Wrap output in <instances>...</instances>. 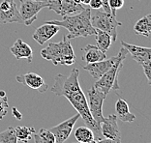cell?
I'll return each instance as SVG.
<instances>
[{
    "instance_id": "cell-14",
    "label": "cell",
    "mask_w": 151,
    "mask_h": 143,
    "mask_svg": "<svg viewBox=\"0 0 151 143\" xmlns=\"http://www.w3.org/2000/svg\"><path fill=\"white\" fill-rule=\"evenodd\" d=\"M114 61H115V56L111 57V58H109V59H104V60L98 61V62H95V63L87 64V65L83 66V69L86 70L89 73V74L97 80L105 73H107V72L111 69V67L113 65Z\"/></svg>"
},
{
    "instance_id": "cell-2",
    "label": "cell",
    "mask_w": 151,
    "mask_h": 143,
    "mask_svg": "<svg viewBox=\"0 0 151 143\" xmlns=\"http://www.w3.org/2000/svg\"><path fill=\"white\" fill-rule=\"evenodd\" d=\"M91 9L85 8L81 13L72 16H63L62 19L47 20L45 23H50L57 26H61L68 30L67 39L72 40L82 37L86 38L88 36L95 35L96 29L91 24Z\"/></svg>"
},
{
    "instance_id": "cell-35",
    "label": "cell",
    "mask_w": 151,
    "mask_h": 143,
    "mask_svg": "<svg viewBox=\"0 0 151 143\" xmlns=\"http://www.w3.org/2000/svg\"><path fill=\"white\" fill-rule=\"evenodd\" d=\"M35 1H41V2H47V0H35Z\"/></svg>"
},
{
    "instance_id": "cell-34",
    "label": "cell",
    "mask_w": 151,
    "mask_h": 143,
    "mask_svg": "<svg viewBox=\"0 0 151 143\" xmlns=\"http://www.w3.org/2000/svg\"><path fill=\"white\" fill-rule=\"evenodd\" d=\"M73 143H95V140L90 141V142H80V141H77V142H73Z\"/></svg>"
},
{
    "instance_id": "cell-7",
    "label": "cell",
    "mask_w": 151,
    "mask_h": 143,
    "mask_svg": "<svg viewBox=\"0 0 151 143\" xmlns=\"http://www.w3.org/2000/svg\"><path fill=\"white\" fill-rule=\"evenodd\" d=\"M47 1L41 2L35 0H20L19 12L22 22L26 26L31 25L37 19L38 13L43 8H47Z\"/></svg>"
},
{
    "instance_id": "cell-31",
    "label": "cell",
    "mask_w": 151,
    "mask_h": 143,
    "mask_svg": "<svg viewBox=\"0 0 151 143\" xmlns=\"http://www.w3.org/2000/svg\"><path fill=\"white\" fill-rule=\"evenodd\" d=\"M13 114H14V116L17 118V120H22V114L20 113L19 111H18V109H17L16 107H13Z\"/></svg>"
},
{
    "instance_id": "cell-28",
    "label": "cell",
    "mask_w": 151,
    "mask_h": 143,
    "mask_svg": "<svg viewBox=\"0 0 151 143\" xmlns=\"http://www.w3.org/2000/svg\"><path fill=\"white\" fill-rule=\"evenodd\" d=\"M88 5L90 7V9H93V10H99L103 7L101 0H90Z\"/></svg>"
},
{
    "instance_id": "cell-6",
    "label": "cell",
    "mask_w": 151,
    "mask_h": 143,
    "mask_svg": "<svg viewBox=\"0 0 151 143\" xmlns=\"http://www.w3.org/2000/svg\"><path fill=\"white\" fill-rule=\"evenodd\" d=\"M106 98H107V95L94 86L91 87L86 92V100L89 112H90L93 120L99 126L105 119L104 115H103V104H104Z\"/></svg>"
},
{
    "instance_id": "cell-20",
    "label": "cell",
    "mask_w": 151,
    "mask_h": 143,
    "mask_svg": "<svg viewBox=\"0 0 151 143\" xmlns=\"http://www.w3.org/2000/svg\"><path fill=\"white\" fill-rule=\"evenodd\" d=\"M95 35H96V43H97L96 46H97L102 51L107 53V51L109 49V47H111V45L112 43L111 35L107 32L102 31L100 29H96Z\"/></svg>"
},
{
    "instance_id": "cell-21",
    "label": "cell",
    "mask_w": 151,
    "mask_h": 143,
    "mask_svg": "<svg viewBox=\"0 0 151 143\" xmlns=\"http://www.w3.org/2000/svg\"><path fill=\"white\" fill-rule=\"evenodd\" d=\"M74 134L77 141L80 142H90L95 140L94 132L88 127H78L75 131Z\"/></svg>"
},
{
    "instance_id": "cell-25",
    "label": "cell",
    "mask_w": 151,
    "mask_h": 143,
    "mask_svg": "<svg viewBox=\"0 0 151 143\" xmlns=\"http://www.w3.org/2000/svg\"><path fill=\"white\" fill-rule=\"evenodd\" d=\"M124 5V0H109V6L112 16L116 18V11L121 9Z\"/></svg>"
},
{
    "instance_id": "cell-18",
    "label": "cell",
    "mask_w": 151,
    "mask_h": 143,
    "mask_svg": "<svg viewBox=\"0 0 151 143\" xmlns=\"http://www.w3.org/2000/svg\"><path fill=\"white\" fill-rule=\"evenodd\" d=\"M115 111L117 119H120L123 122H128V123H132L135 121L136 116L133 113H131L129 110V105L127 102L123 99H118L115 104Z\"/></svg>"
},
{
    "instance_id": "cell-8",
    "label": "cell",
    "mask_w": 151,
    "mask_h": 143,
    "mask_svg": "<svg viewBox=\"0 0 151 143\" xmlns=\"http://www.w3.org/2000/svg\"><path fill=\"white\" fill-rule=\"evenodd\" d=\"M47 8L61 16H66L81 13L86 7L81 3L72 1V0H49Z\"/></svg>"
},
{
    "instance_id": "cell-15",
    "label": "cell",
    "mask_w": 151,
    "mask_h": 143,
    "mask_svg": "<svg viewBox=\"0 0 151 143\" xmlns=\"http://www.w3.org/2000/svg\"><path fill=\"white\" fill-rule=\"evenodd\" d=\"M58 32H59V26L50 24V23H45L35 30L33 34V39L39 45L43 46L45 43H47L53 36H55Z\"/></svg>"
},
{
    "instance_id": "cell-29",
    "label": "cell",
    "mask_w": 151,
    "mask_h": 143,
    "mask_svg": "<svg viewBox=\"0 0 151 143\" xmlns=\"http://www.w3.org/2000/svg\"><path fill=\"white\" fill-rule=\"evenodd\" d=\"M95 143H121V141H116V140H113V139L104 137L102 139H98L97 141H95Z\"/></svg>"
},
{
    "instance_id": "cell-27",
    "label": "cell",
    "mask_w": 151,
    "mask_h": 143,
    "mask_svg": "<svg viewBox=\"0 0 151 143\" xmlns=\"http://www.w3.org/2000/svg\"><path fill=\"white\" fill-rule=\"evenodd\" d=\"M142 67L143 68V72H145V74L148 80V84L151 83V62H147L142 64Z\"/></svg>"
},
{
    "instance_id": "cell-11",
    "label": "cell",
    "mask_w": 151,
    "mask_h": 143,
    "mask_svg": "<svg viewBox=\"0 0 151 143\" xmlns=\"http://www.w3.org/2000/svg\"><path fill=\"white\" fill-rule=\"evenodd\" d=\"M100 127L103 137L121 141V134L117 125V116L115 114H111L106 117L100 124Z\"/></svg>"
},
{
    "instance_id": "cell-9",
    "label": "cell",
    "mask_w": 151,
    "mask_h": 143,
    "mask_svg": "<svg viewBox=\"0 0 151 143\" xmlns=\"http://www.w3.org/2000/svg\"><path fill=\"white\" fill-rule=\"evenodd\" d=\"M22 22L19 9L14 0H3L0 3V24Z\"/></svg>"
},
{
    "instance_id": "cell-26",
    "label": "cell",
    "mask_w": 151,
    "mask_h": 143,
    "mask_svg": "<svg viewBox=\"0 0 151 143\" xmlns=\"http://www.w3.org/2000/svg\"><path fill=\"white\" fill-rule=\"evenodd\" d=\"M8 108H9V104H8V99L7 97H0V120H2L4 116H6L8 113Z\"/></svg>"
},
{
    "instance_id": "cell-4",
    "label": "cell",
    "mask_w": 151,
    "mask_h": 143,
    "mask_svg": "<svg viewBox=\"0 0 151 143\" xmlns=\"http://www.w3.org/2000/svg\"><path fill=\"white\" fill-rule=\"evenodd\" d=\"M128 54V51L125 47H121L117 55L115 56V61L113 65L111 67L107 73H105L103 76L97 79L93 86L97 88L103 93L108 95L111 90H119L120 86L118 83V76L119 72L123 66V61L126 58V55Z\"/></svg>"
},
{
    "instance_id": "cell-16",
    "label": "cell",
    "mask_w": 151,
    "mask_h": 143,
    "mask_svg": "<svg viewBox=\"0 0 151 143\" xmlns=\"http://www.w3.org/2000/svg\"><path fill=\"white\" fill-rule=\"evenodd\" d=\"M10 51L17 59L24 58L28 63H31L33 60V50L28 44L24 43L22 39H18L15 44L10 47Z\"/></svg>"
},
{
    "instance_id": "cell-13",
    "label": "cell",
    "mask_w": 151,
    "mask_h": 143,
    "mask_svg": "<svg viewBox=\"0 0 151 143\" xmlns=\"http://www.w3.org/2000/svg\"><path fill=\"white\" fill-rule=\"evenodd\" d=\"M121 45L127 49V51L131 54L132 58L136 62H138L139 65H142V64L147 62H151V49L149 47L132 45V44L124 42L123 40L121 41Z\"/></svg>"
},
{
    "instance_id": "cell-22",
    "label": "cell",
    "mask_w": 151,
    "mask_h": 143,
    "mask_svg": "<svg viewBox=\"0 0 151 143\" xmlns=\"http://www.w3.org/2000/svg\"><path fill=\"white\" fill-rule=\"evenodd\" d=\"M17 138L18 140L22 141L23 143H28V141L32 138L34 132H35V129L33 127H26V126H22V127L15 128Z\"/></svg>"
},
{
    "instance_id": "cell-1",
    "label": "cell",
    "mask_w": 151,
    "mask_h": 143,
    "mask_svg": "<svg viewBox=\"0 0 151 143\" xmlns=\"http://www.w3.org/2000/svg\"><path fill=\"white\" fill-rule=\"evenodd\" d=\"M78 77H80L78 69L72 70L71 74L68 77L58 74L54 77V83L50 88V91L56 96L66 98L73 105V107L78 111V113L81 115L86 127L90 128L94 132L95 139L97 138V140L102 139L104 137L101 134V127L93 120L89 112L86 96L81 90Z\"/></svg>"
},
{
    "instance_id": "cell-36",
    "label": "cell",
    "mask_w": 151,
    "mask_h": 143,
    "mask_svg": "<svg viewBox=\"0 0 151 143\" xmlns=\"http://www.w3.org/2000/svg\"><path fill=\"white\" fill-rule=\"evenodd\" d=\"M72 1H75V2H78V3H81L80 0H72Z\"/></svg>"
},
{
    "instance_id": "cell-10",
    "label": "cell",
    "mask_w": 151,
    "mask_h": 143,
    "mask_svg": "<svg viewBox=\"0 0 151 143\" xmlns=\"http://www.w3.org/2000/svg\"><path fill=\"white\" fill-rule=\"evenodd\" d=\"M80 118L81 115L77 113L73 117L67 119V120L63 121L62 123L58 124L55 127L50 129V131L52 132L54 138H55V143H64L69 138L75 124L77 123V121Z\"/></svg>"
},
{
    "instance_id": "cell-3",
    "label": "cell",
    "mask_w": 151,
    "mask_h": 143,
    "mask_svg": "<svg viewBox=\"0 0 151 143\" xmlns=\"http://www.w3.org/2000/svg\"><path fill=\"white\" fill-rule=\"evenodd\" d=\"M41 56L50 61L54 66H71L76 62V55L69 39L66 35L58 43H50L47 47L41 50Z\"/></svg>"
},
{
    "instance_id": "cell-12",
    "label": "cell",
    "mask_w": 151,
    "mask_h": 143,
    "mask_svg": "<svg viewBox=\"0 0 151 143\" xmlns=\"http://www.w3.org/2000/svg\"><path fill=\"white\" fill-rule=\"evenodd\" d=\"M16 79L18 82L24 84L26 86L34 90H37L39 93H46L49 89V85L45 82L44 78L35 73H27L25 74L17 76Z\"/></svg>"
},
{
    "instance_id": "cell-37",
    "label": "cell",
    "mask_w": 151,
    "mask_h": 143,
    "mask_svg": "<svg viewBox=\"0 0 151 143\" xmlns=\"http://www.w3.org/2000/svg\"><path fill=\"white\" fill-rule=\"evenodd\" d=\"M0 143H2V142H0Z\"/></svg>"
},
{
    "instance_id": "cell-33",
    "label": "cell",
    "mask_w": 151,
    "mask_h": 143,
    "mask_svg": "<svg viewBox=\"0 0 151 143\" xmlns=\"http://www.w3.org/2000/svg\"><path fill=\"white\" fill-rule=\"evenodd\" d=\"M6 96V93H5V91H3V90H0V97H5Z\"/></svg>"
},
{
    "instance_id": "cell-30",
    "label": "cell",
    "mask_w": 151,
    "mask_h": 143,
    "mask_svg": "<svg viewBox=\"0 0 151 143\" xmlns=\"http://www.w3.org/2000/svg\"><path fill=\"white\" fill-rule=\"evenodd\" d=\"M101 1H102V4H103L102 8L104 9V12L108 13V14H111V9H109V0H101Z\"/></svg>"
},
{
    "instance_id": "cell-5",
    "label": "cell",
    "mask_w": 151,
    "mask_h": 143,
    "mask_svg": "<svg viewBox=\"0 0 151 143\" xmlns=\"http://www.w3.org/2000/svg\"><path fill=\"white\" fill-rule=\"evenodd\" d=\"M90 20L92 26L95 29H100L109 33L111 37L112 42H115L117 39V27L122 25V23L118 21L115 16H112L111 14L106 12L95 10L93 15L91 13Z\"/></svg>"
},
{
    "instance_id": "cell-23",
    "label": "cell",
    "mask_w": 151,
    "mask_h": 143,
    "mask_svg": "<svg viewBox=\"0 0 151 143\" xmlns=\"http://www.w3.org/2000/svg\"><path fill=\"white\" fill-rule=\"evenodd\" d=\"M34 143H55V138L50 130L41 129L38 132H34Z\"/></svg>"
},
{
    "instance_id": "cell-32",
    "label": "cell",
    "mask_w": 151,
    "mask_h": 143,
    "mask_svg": "<svg viewBox=\"0 0 151 143\" xmlns=\"http://www.w3.org/2000/svg\"><path fill=\"white\" fill-rule=\"evenodd\" d=\"M80 2L82 5H88L89 2H90V0H80Z\"/></svg>"
},
{
    "instance_id": "cell-19",
    "label": "cell",
    "mask_w": 151,
    "mask_h": 143,
    "mask_svg": "<svg viewBox=\"0 0 151 143\" xmlns=\"http://www.w3.org/2000/svg\"><path fill=\"white\" fill-rule=\"evenodd\" d=\"M134 31L137 35L148 37L151 33V15H146L140 19H139L134 25Z\"/></svg>"
},
{
    "instance_id": "cell-24",
    "label": "cell",
    "mask_w": 151,
    "mask_h": 143,
    "mask_svg": "<svg viewBox=\"0 0 151 143\" xmlns=\"http://www.w3.org/2000/svg\"><path fill=\"white\" fill-rule=\"evenodd\" d=\"M15 128L9 127L5 131L0 132V142L2 143H18Z\"/></svg>"
},
{
    "instance_id": "cell-17",
    "label": "cell",
    "mask_w": 151,
    "mask_h": 143,
    "mask_svg": "<svg viewBox=\"0 0 151 143\" xmlns=\"http://www.w3.org/2000/svg\"><path fill=\"white\" fill-rule=\"evenodd\" d=\"M81 50L83 52L81 60L86 62L87 64L102 61L106 59V57H107L106 52L102 51L97 46H94V45H87L84 47H82Z\"/></svg>"
}]
</instances>
